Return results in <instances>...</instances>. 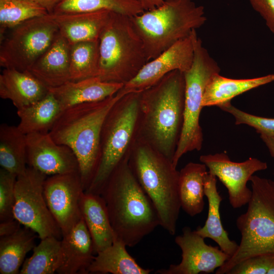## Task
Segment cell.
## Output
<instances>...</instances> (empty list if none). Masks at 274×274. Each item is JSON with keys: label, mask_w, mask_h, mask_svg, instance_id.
I'll use <instances>...</instances> for the list:
<instances>
[{"label": "cell", "mask_w": 274, "mask_h": 274, "mask_svg": "<svg viewBox=\"0 0 274 274\" xmlns=\"http://www.w3.org/2000/svg\"><path fill=\"white\" fill-rule=\"evenodd\" d=\"M70 46L71 44L59 33L28 71L48 88L71 81Z\"/></svg>", "instance_id": "obj_18"}, {"label": "cell", "mask_w": 274, "mask_h": 274, "mask_svg": "<svg viewBox=\"0 0 274 274\" xmlns=\"http://www.w3.org/2000/svg\"><path fill=\"white\" fill-rule=\"evenodd\" d=\"M191 36L194 57L190 68L183 73L185 84L184 122L173 159V164L176 168L183 155L192 151H199L202 148L203 136L199 117L203 108V94L210 79L220 72L217 62L203 46L196 30L192 31Z\"/></svg>", "instance_id": "obj_9"}, {"label": "cell", "mask_w": 274, "mask_h": 274, "mask_svg": "<svg viewBox=\"0 0 274 274\" xmlns=\"http://www.w3.org/2000/svg\"><path fill=\"white\" fill-rule=\"evenodd\" d=\"M98 67V40L79 42L71 44V81H77L97 77Z\"/></svg>", "instance_id": "obj_32"}, {"label": "cell", "mask_w": 274, "mask_h": 274, "mask_svg": "<svg viewBox=\"0 0 274 274\" xmlns=\"http://www.w3.org/2000/svg\"><path fill=\"white\" fill-rule=\"evenodd\" d=\"M45 8L48 14L52 13L57 5L62 0H31Z\"/></svg>", "instance_id": "obj_39"}, {"label": "cell", "mask_w": 274, "mask_h": 274, "mask_svg": "<svg viewBox=\"0 0 274 274\" xmlns=\"http://www.w3.org/2000/svg\"><path fill=\"white\" fill-rule=\"evenodd\" d=\"M125 244L115 237L111 245L98 252L88 273L149 274L151 269L140 266L126 250Z\"/></svg>", "instance_id": "obj_27"}, {"label": "cell", "mask_w": 274, "mask_h": 274, "mask_svg": "<svg viewBox=\"0 0 274 274\" xmlns=\"http://www.w3.org/2000/svg\"><path fill=\"white\" fill-rule=\"evenodd\" d=\"M204 194L208 201V214L204 225L199 226L195 232L203 237L210 238L215 242L222 251L232 256L236 251L238 244L231 240L224 229L220 218V205L223 200L217 188V178L209 173L204 180Z\"/></svg>", "instance_id": "obj_23"}, {"label": "cell", "mask_w": 274, "mask_h": 274, "mask_svg": "<svg viewBox=\"0 0 274 274\" xmlns=\"http://www.w3.org/2000/svg\"><path fill=\"white\" fill-rule=\"evenodd\" d=\"M123 84L101 81L94 77L77 81H68L48 90L63 110L77 105L98 101L116 94Z\"/></svg>", "instance_id": "obj_20"}, {"label": "cell", "mask_w": 274, "mask_h": 274, "mask_svg": "<svg viewBox=\"0 0 274 274\" xmlns=\"http://www.w3.org/2000/svg\"><path fill=\"white\" fill-rule=\"evenodd\" d=\"M26 135L18 126L0 125V165L1 168L18 176L27 168Z\"/></svg>", "instance_id": "obj_29"}, {"label": "cell", "mask_w": 274, "mask_h": 274, "mask_svg": "<svg viewBox=\"0 0 274 274\" xmlns=\"http://www.w3.org/2000/svg\"><path fill=\"white\" fill-rule=\"evenodd\" d=\"M61 241L62 262L59 274L88 273V269L96 255L93 241L82 218Z\"/></svg>", "instance_id": "obj_17"}, {"label": "cell", "mask_w": 274, "mask_h": 274, "mask_svg": "<svg viewBox=\"0 0 274 274\" xmlns=\"http://www.w3.org/2000/svg\"><path fill=\"white\" fill-rule=\"evenodd\" d=\"M260 137L267 148L271 156L274 158V136L260 135Z\"/></svg>", "instance_id": "obj_41"}, {"label": "cell", "mask_w": 274, "mask_h": 274, "mask_svg": "<svg viewBox=\"0 0 274 274\" xmlns=\"http://www.w3.org/2000/svg\"><path fill=\"white\" fill-rule=\"evenodd\" d=\"M253 8L265 20L274 34V0H248Z\"/></svg>", "instance_id": "obj_37"}, {"label": "cell", "mask_w": 274, "mask_h": 274, "mask_svg": "<svg viewBox=\"0 0 274 274\" xmlns=\"http://www.w3.org/2000/svg\"><path fill=\"white\" fill-rule=\"evenodd\" d=\"M185 86L184 73L176 70L141 92L138 139L172 162L183 126Z\"/></svg>", "instance_id": "obj_1"}, {"label": "cell", "mask_w": 274, "mask_h": 274, "mask_svg": "<svg viewBox=\"0 0 274 274\" xmlns=\"http://www.w3.org/2000/svg\"><path fill=\"white\" fill-rule=\"evenodd\" d=\"M17 176L0 169V222L14 219L15 188Z\"/></svg>", "instance_id": "obj_35"}, {"label": "cell", "mask_w": 274, "mask_h": 274, "mask_svg": "<svg viewBox=\"0 0 274 274\" xmlns=\"http://www.w3.org/2000/svg\"><path fill=\"white\" fill-rule=\"evenodd\" d=\"M31 256L26 259L20 274H53L62 262L61 241L55 236L41 239L33 248Z\"/></svg>", "instance_id": "obj_30"}, {"label": "cell", "mask_w": 274, "mask_h": 274, "mask_svg": "<svg viewBox=\"0 0 274 274\" xmlns=\"http://www.w3.org/2000/svg\"><path fill=\"white\" fill-rule=\"evenodd\" d=\"M59 34L49 14L26 21L0 39V65L4 68L28 71Z\"/></svg>", "instance_id": "obj_10"}, {"label": "cell", "mask_w": 274, "mask_h": 274, "mask_svg": "<svg viewBox=\"0 0 274 274\" xmlns=\"http://www.w3.org/2000/svg\"><path fill=\"white\" fill-rule=\"evenodd\" d=\"M21 225L15 218L0 222V237L13 234L21 227Z\"/></svg>", "instance_id": "obj_38"}, {"label": "cell", "mask_w": 274, "mask_h": 274, "mask_svg": "<svg viewBox=\"0 0 274 274\" xmlns=\"http://www.w3.org/2000/svg\"><path fill=\"white\" fill-rule=\"evenodd\" d=\"M127 160L113 172L100 195L105 201L115 237L133 247L160 222L151 200Z\"/></svg>", "instance_id": "obj_2"}, {"label": "cell", "mask_w": 274, "mask_h": 274, "mask_svg": "<svg viewBox=\"0 0 274 274\" xmlns=\"http://www.w3.org/2000/svg\"><path fill=\"white\" fill-rule=\"evenodd\" d=\"M63 111L58 101L49 91L38 101L17 109L20 118L17 126L26 135L49 133Z\"/></svg>", "instance_id": "obj_26"}, {"label": "cell", "mask_w": 274, "mask_h": 274, "mask_svg": "<svg viewBox=\"0 0 274 274\" xmlns=\"http://www.w3.org/2000/svg\"><path fill=\"white\" fill-rule=\"evenodd\" d=\"M84 192L79 173L55 175L46 179V201L62 235L82 219L80 202Z\"/></svg>", "instance_id": "obj_13"}, {"label": "cell", "mask_w": 274, "mask_h": 274, "mask_svg": "<svg viewBox=\"0 0 274 274\" xmlns=\"http://www.w3.org/2000/svg\"><path fill=\"white\" fill-rule=\"evenodd\" d=\"M112 11L51 13L59 33L71 44L83 41H98Z\"/></svg>", "instance_id": "obj_19"}, {"label": "cell", "mask_w": 274, "mask_h": 274, "mask_svg": "<svg viewBox=\"0 0 274 274\" xmlns=\"http://www.w3.org/2000/svg\"><path fill=\"white\" fill-rule=\"evenodd\" d=\"M142 5L145 11L153 9L160 6L165 0H136Z\"/></svg>", "instance_id": "obj_40"}, {"label": "cell", "mask_w": 274, "mask_h": 274, "mask_svg": "<svg viewBox=\"0 0 274 274\" xmlns=\"http://www.w3.org/2000/svg\"><path fill=\"white\" fill-rule=\"evenodd\" d=\"M182 234L175 241L182 251V259L178 264L156 271L160 274H198L213 273L230 256L217 246L207 245L204 238L189 227H184Z\"/></svg>", "instance_id": "obj_14"}, {"label": "cell", "mask_w": 274, "mask_h": 274, "mask_svg": "<svg viewBox=\"0 0 274 274\" xmlns=\"http://www.w3.org/2000/svg\"><path fill=\"white\" fill-rule=\"evenodd\" d=\"M130 19L143 43L148 61L189 36L207 20L203 7L193 0H165Z\"/></svg>", "instance_id": "obj_6"}, {"label": "cell", "mask_w": 274, "mask_h": 274, "mask_svg": "<svg viewBox=\"0 0 274 274\" xmlns=\"http://www.w3.org/2000/svg\"><path fill=\"white\" fill-rule=\"evenodd\" d=\"M267 274H274V265L269 269Z\"/></svg>", "instance_id": "obj_42"}, {"label": "cell", "mask_w": 274, "mask_h": 274, "mask_svg": "<svg viewBox=\"0 0 274 274\" xmlns=\"http://www.w3.org/2000/svg\"><path fill=\"white\" fill-rule=\"evenodd\" d=\"M37 237L35 232L25 226L13 234L1 237L0 273H19L26 254L36 246Z\"/></svg>", "instance_id": "obj_28"}, {"label": "cell", "mask_w": 274, "mask_h": 274, "mask_svg": "<svg viewBox=\"0 0 274 274\" xmlns=\"http://www.w3.org/2000/svg\"><path fill=\"white\" fill-rule=\"evenodd\" d=\"M252 195L244 213L236 219L241 234L238 248L216 274H227L241 261L252 256L274 255V181L253 175L250 179Z\"/></svg>", "instance_id": "obj_7"}, {"label": "cell", "mask_w": 274, "mask_h": 274, "mask_svg": "<svg viewBox=\"0 0 274 274\" xmlns=\"http://www.w3.org/2000/svg\"><path fill=\"white\" fill-rule=\"evenodd\" d=\"M48 88L28 71L4 68L0 75V97L12 101L17 109L45 97Z\"/></svg>", "instance_id": "obj_21"}, {"label": "cell", "mask_w": 274, "mask_h": 274, "mask_svg": "<svg viewBox=\"0 0 274 274\" xmlns=\"http://www.w3.org/2000/svg\"><path fill=\"white\" fill-rule=\"evenodd\" d=\"M27 164L46 176L79 173L78 160L68 146L56 143L49 133L26 135Z\"/></svg>", "instance_id": "obj_16"}, {"label": "cell", "mask_w": 274, "mask_h": 274, "mask_svg": "<svg viewBox=\"0 0 274 274\" xmlns=\"http://www.w3.org/2000/svg\"><path fill=\"white\" fill-rule=\"evenodd\" d=\"M200 161L206 165L209 173L214 175L227 190L229 201L233 209L248 204L252 191L247 186L254 174L267 168L266 162L256 158L237 162L231 160L225 153L201 155Z\"/></svg>", "instance_id": "obj_12"}, {"label": "cell", "mask_w": 274, "mask_h": 274, "mask_svg": "<svg viewBox=\"0 0 274 274\" xmlns=\"http://www.w3.org/2000/svg\"><path fill=\"white\" fill-rule=\"evenodd\" d=\"M47 176L27 166L17 177L13 215L23 226L35 232L40 239L48 236L62 238V232L48 207L44 193Z\"/></svg>", "instance_id": "obj_11"}, {"label": "cell", "mask_w": 274, "mask_h": 274, "mask_svg": "<svg viewBox=\"0 0 274 274\" xmlns=\"http://www.w3.org/2000/svg\"><path fill=\"white\" fill-rule=\"evenodd\" d=\"M123 95L118 91L102 100L67 108L63 111L49 132L56 143L68 146L74 153L85 191L98 165L104 121L112 106Z\"/></svg>", "instance_id": "obj_3"}, {"label": "cell", "mask_w": 274, "mask_h": 274, "mask_svg": "<svg viewBox=\"0 0 274 274\" xmlns=\"http://www.w3.org/2000/svg\"><path fill=\"white\" fill-rule=\"evenodd\" d=\"M219 108L232 115L235 119V125L246 124L254 128L260 135L274 136V118L248 113L233 106L231 102Z\"/></svg>", "instance_id": "obj_34"}, {"label": "cell", "mask_w": 274, "mask_h": 274, "mask_svg": "<svg viewBox=\"0 0 274 274\" xmlns=\"http://www.w3.org/2000/svg\"><path fill=\"white\" fill-rule=\"evenodd\" d=\"M109 10L129 17L145 11L136 0H62L52 13L92 12Z\"/></svg>", "instance_id": "obj_31"}, {"label": "cell", "mask_w": 274, "mask_h": 274, "mask_svg": "<svg viewBox=\"0 0 274 274\" xmlns=\"http://www.w3.org/2000/svg\"><path fill=\"white\" fill-rule=\"evenodd\" d=\"M273 265V255H259L241 261L230 269L227 274H267Z\"/></svg>", "instance_id": "obj_36"}, {"label": "cell", "mask_w": 274, "mask_h": 274, "mask_svg": "<svg viewBox=\"0 0 274 274\" xmlns=\"http://www.w3.org/2000/svg\"><path fill=\"white\" fill-rule=\"evenodd\" d=\"M48 14L45 8L31 0H0V39L16 26Z\"/></svg>", "instance_id": "obj_33"}, {"label": "cell", "mask_w": 274, "mask_h": 274, "mask_svg": "<svg viewBox=\"0 0 274 274\" xmlns=\"http://www.w3.org/2000/svg\"><path fill=\"white\" fill-rule=\"evenodd\" d=\"M128 163L139 183L153 203L160 226L176 234L181 208L179 171L172 161L145 142L137 139Z\"/></svg>", "instance_id": "obj_4"}, {"label": "cell", "mask_w": 274, "mask_h": 274, "mask_svg": "<svg viewBox=\"0 0 274 274\" xmlns=\"http://www.w3.org/2000/svg\"><path fill=\"white\" fill-rule=\"evenodd\" d=\"M98 42L97 77L102 81L125 85L148 61L129 16L112 12Z\"/></svg>", "instance_id": "obj_8"}, {"label": "cell", "mask_w": 274, "mask_h": 274, "mask_svg": "<svg viewBox=\"0 0 274 274\" xmlns=\"http://www.w3.org/2000/svg\"><path fill=\"white\" fill-rule=\"evenodd\" d=\"M141 92L122 96L108 112L101 132L98 165L85 192L100 195L113 172L129 160L138 139Z\"/></svg>", "instance_id": "obj_5"}, {"label": "cell", "mask_w": 274, "mask_h": 274, "mask_svg": "<svg viewBox=\"0 0 274 274\" xmlns=\"http://www.w3.org/2000/svg\"><path fill=\"white\" fill-rule=\"evenodd\" d=\"M274 81V74L252 79H235L213 75L203 94L202 107H219L231 102L234 97L248 91Z\"/></svg>", "instance_id": "obj_24"}, {"label": "cell", "mask_w": 274, "mask_h": 274, "mask_svg": "<svg viewBox=\"0 0 274 274\" xmlns=\"http://www.w3.org/2000/svg\"><path fill=\"white\" fill-rule=\"evenodd\" d=\"M203 163L189 162L179 171V193L181 208L193 217L204 207V180L208 171Z\"/></svg>", "instance_id": "obj_25"}, {"label": "cell", "mask_w": 274, "mask_h": 274, "mask_svg": "<svg viewBox=\"0 0 274 274\" xmlns=\"http://www.w3.org/2000/svg\"><path fill=\"white\" fill-rule=\"evenodd\" d=\"M194 47L191 33L148 61L136 76L126 83L119 92L124 95L141 92L157 83L168 73L176 70H188L193 62Z\"/></svg>", "instance_id": "obj_15"}, {"label": "cell", "mask_w": 274, "mask_h": 274, "mask_svg": "<svg viewBox=\"0 0 274 274\" xmlns=\"http://www.w3.org/2000/svg\"><path fill=\"white\" fill-rule=\"evenodd\" d=\"M80 206L96 254L111 245L115 238L105 201L99 194L84 192Z\"/></svg>", "instance_id": "obj_22"}]
</instances>
